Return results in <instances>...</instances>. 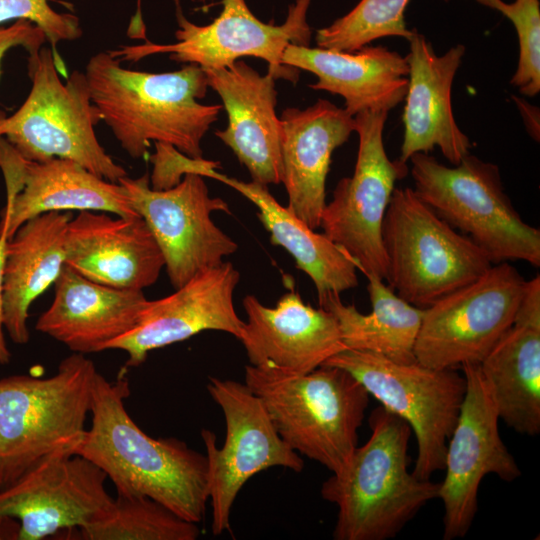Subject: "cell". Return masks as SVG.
I'll return each instance as SVG.
<instances>
[{"mask_svg": "<svg viewBox=\"0 0 540 540\" xmlns=\"http://www.w3.org/2000/svg\"><path fill=\"white\" fill-rule=\"evenodd\" d=\"M129 395L124 371L114 381L97 372L91 427L74 454L100 468L117 495L148 497L187 521L201 522L209 500L206 455L177 438L147 435L126 409Z\"/></svg>", "mask_w": 540, "mask_h": 540, "instance_id": "1", "label": "cell"}, {"mask_svg": "<svg viewBox=\"0 0 540 540\" xmlns=\"http://www.w3.org/2000/svg\"><path fill=\"white\" fill-rule=\"evenodd\" d=\"M85 76L101 120L130 157H144L154 141L202 158L201 141L223 107L198 101L209 88L201 67L189 64L166 73L135 71L122 67L110 52H99L90 58Z\"/></svg>", "mask_w": 540, "mask_h": 540, "instance_id": "2", "label": "cell"}, {"mask_svg": "<svg viewBox=\"0 0 540 540\" xmlns=\"http://www.w3.org/2000/svg\"><path fill=\"white\" fill-rule=\"evenodd\" d=\"M371 436L346 466L323 482L321 496L338 508L335 540H387L431 500L439 483L409 471L410 425L383 406L369 417Z\"/></svg>", "mask_w": 540, "mask_h": 540, "instance_id": "3", "label": "cell"}, {"mask_svg": "<svg viewBox=\"0 0 540 540\" xmlns=\"http://www.w3.org/2000/svg\"><path fill=\"white\" fill-rule=\"evenodd\" d=\"M265 406L280 437L332 473L357 447L370 394L348 371L321 365L306 374L245 367V382Z\"/></svg>", "mask_w": 540, "mask_h": 540, "instance_id": "4", "label": "cell"}, {"mask_svg": "<svg viewBox=\"0 0 540 540\" xmlns=\"http://www.w3.org/2000/svg\"><path fill=\"white\" fill-rule=\"evenodd\" d=\"M97 372L91 359L72 352L50 377L0 379V489L82 438Z\"/></svg>", "mask_w": 540, "mask_h": 540, "instance_id": "5", "label": "cell"}, {"mask_svg": "<svg viewBox=\"0 0 540 540\" xmlns=\"http://www.w3.org/2000/svg\"><path fill=\"white\" fill-rule=\"evenodd\" d=\"M409 161L416 194L493 264L521 260L540 266V230L516 211L496 164L470 152L453 166L428 153H416Z\"/></svg>", "mask_w": 540, "mask_h": 540, "instance_id": "6", "label": "cell"}, {"mask_svg": "<svg viewBox=\"0 0 540 540\" xmlns=\"http://www.w3.org/2000/svg\"><path fill=\"white\" fill-rule=\"evenodd\" d=\"M53 52L41 47L28 57L32 87L10 116L0 113V136L25 159H71L93 174L117 182L127 176L100 145L94 127L101 120L85 73L74 70L63 83Z\"/></svg>", "mask_w": 540, "mask_h": 540, "instance_id": "7", "label": "cell"}, {"mask_svg": "<svg viewBox=\"0 0 540 540\" xmlns=\"http://www.w3.org/2000/svg\"><path fill=\"white\" fill-rule=\"evenodd\" d=\"M388 285L406 302L427 308L481 277L492 265L412 188H395L382 225Z\"/></svg>", "mask_w": 540, "mask_h": 540, "instance_id": "8", "label": "cell"}, {"mask_svg": "<svg viewBox=\"0 0 540 540\" xmlns=\"http://www.w3.org/2000/svg\"><path fill=\"white\" fill-rule=\"evenodd\" d=\"M323 365L348 371L384 408L410 425L417 441L415 476L429 480L444 470L447 443L466 392L464 374L418 361L401 364L353 349L339 352Z\"/></svg>", "mask_w": 540, "mask_h": 540, "instance_id": "9", "label": "cell"}, {"mask_svg": "<svg viewBox=\"0 0 540 540\" xmlns=\"http://www.w3.org/2000/svg\"><path fill=\"white\" fill-rule=\"evenodd\" d=\"M310 2L295 0L283 24L275 26L258 19L245 0H221L219 16L207 25H197L184 16L176 0V43L122 46L110 54L120 61H138L168 53L171 60L195 64L203 70L224 68L241 57L252 56L265 60L268 72L276 79L295 83L298 69L283 65L282 56L289 44L309 46L312 33L307 11Z\"/></svg>", "mask_w": 540, "mask_h": 540, "instance_id": "10", "label": "cell"}, {"mask_svg": "<svg viewBox=\"0 0 540 540\" xmlns=\"http://www.w3.org/2000/svg\"><path fill=\"white\" fill-rule=\"evenodd\" d=\"M527 280L509 262L424 308L416 360L430 368L480 364L511 327Z\"/></svg>", "mask_w": 540, "mask_h": 540, "instance_id": "11", "label": "cell"}, {"mask_svg": "<svg viewBox=\"0 0 540 540\" xmlns=\"http://www.w3.org/2000/svg\"><path fill=\"white\" fill-rule=\"evenodd\" d=\"M388 112L364 111L354 116L359 145L354 172L336 185L320 226L352 258L358 270L383 280L387 258L382 225L395 183L408 173L406 163L392 161L383 132Z\"/></svg>", "mask_w": 540, "mask_h": 540, "instance_id": "12", "label": "cell"}, {"mask_svg": "<svg viewBox=\"0 0 540 540\" xmlns=\"http://www.w3.org/2000/svg\"><path fill=\"white\" fill-rule=\"evenodd\" d=\"M207 390L226 422L221 448L214 432L201 431L208 463L211 528L217 536L230 530L233 503L252 476L274 466L299 473L304 461L280 437L262 401L245 383L209 377Z\"/></svg>", "mask_w": 540, "mask_h": 540, "instance_id": "13", "label": "cell"}, {"mask_svg": "<svg viewBox=\"0 0 540 540\" xmlns=\"http://www.w3.org/2000/svg\"><path fill=\"white\" fill-rule=\"evenodd\" d=\"M117 182L156 240L175 289L220 265L238 249L211 219L215 211L231 213L229 206L210 196L201 175L187 173L179 183L163 190L150 187L147 173L139 178L124 176Z\"/></svg>", "mask_w": 540, "mask_h": 540, "instance_id": "14", "label": "cell"}, {"mask_svg": "<svg viewBox=\"0 0 540 540\" xmlns=\"http://www.w3.org/2000/svg\"><path fill=\"white\" fill-rule=\"evenodd\" d=\"M65 443L10 485L0 489V517L19 523L18 540H41L81 529L104 517L114 498L106 474Z\"/></svg>", "mask_w": 540, "mask_h": 540, "instance_id": "15", "label": "cell"}, {"mask_svg": "<svg viewBox=\"0 0 540 540\" xmlns=\"http://www.w3.org/2000/svg\"><path fill=\"white\" fill-rule=\"evenodd\" d=\"M466 392L448 440L445 477L438 498L444 506V540L463 538L478 509V492L486 475L512 482L521 470L499 433V415L479 364L462 367Z\"/></svg>", "mask_w": 540, "mask_h": 540, "instance_id": "16", "label": "cell"}, {"mask_svg": "<svg viewBox=\"0 0 540 540\" xmlns=\"http://www.w3.org/2000/svg\"><path fill=\"white\" fill-rule=\"evenodd\" d=\"M239 279V271L229 262L195 275L174 293L148 300L135 327L108 343L105 350L126 352L125 366L138 367L149 352L204 330L226 332L239 340L244 321L233 303Z\"/></svg>", "mask_w": 540, "mask_h": 540, "instance_id": "17", "label": "cell"}, {"mask_svg": "<svg viewBox=\"0 0 540 540\" xmlns=\"http://www.w3.org/2000/svg\"><path fill=\"white\" fill-rule=\"evenodd\" d=\"M0 170L7 198L1 221L8 225L9 238L27 220L50 211L139 216L118 182L105 180L71 159L27 160L2 136Z\"/></svg>", "mask_w": 540, "mask_h": 540, "instance_id": "18", "label": "cell"}, {"mask_svg": "<svg viewBox=\"0 0 540 540\" xmlns=\"http://www.w3.org/2000/svg\"><path fill=\"white\" fill-rule=\"evenodd\" d=\"M247 315L239 340L250 365L290 374H306L346 349L334 315L306 304L290 290L275 307L254 295L243 299Z\"/></svg>", "mask_w": 540, "mask_h": 540, "instance_id": "19", "label": "cell"}, {"mask_svg": "<svg viewBox=\"0 0 540 540\" xmlns=\"http://www.w3.org/2000/svg\"><path fill=\"white\" fill-rule=\"evenodd\" d=\"M204 71L228 118L227 127L215 135L247 168L252 181L266 186L282 183V125L275 111L276 78L270 72L261 75L241 60Z\"/></svg>", "mask_w": 540, "mask_h": 540, "instance_id": "20", "label": "cell"}, {"mask_svg": "<svg viewBox=\"0 0 540 540\" xmlns=\"http://www.w3.org/2000/svg\"><path fill=\"white\" fill-rule=\"evenodd\" d=\"M408 42L404 134L398 159L407 164L414 154L428 153L437 147L456 165L472 147L455 120L451 101L453 81L466 48L456 44L439 56L417 31Z\"/></svg>", "mask_w": 540, "mask_h": 540, "instance_id": "21", "label": "cell"}, {"mask_svg": "<svg viewBox=\"0 0 540 540\" xmlns=\"http://www.w3.org/2000/svg\"><path fill=\"white\" fill-rule=\"evenodd\" d=\"M65 264L96 283L143 291L164 268L162 252L140 216L79 211L69 221Z\"/></svg>", "mask_w": 540, "mask_h": 540, "instance_id": "22", "label": "cell"}, {"mask_svg": "<svg viewBox=\"0 0 540 540\" xmlns=\"http://www.w3.org/2000/svg\"><path fill=\"white\" fill-rule=\"evenodd\" d=\"M280 120L287 207L310 228L317 229L326 204L331 157L355 132L354 116L328 100L318 99L305 109H284Z\"/></svg>", "mask_w": 540, "mask_h": 540, "instance_id": "23", "label": "cell"}, {"mask_svg": "<svg viewBox=\"0 0 540 540\" xmlns=\"http://www.w3.org/2000/svg\"><path fill=\"white\" fill-rule=\"evenodd\" d=\"M54 286L52 303L35 329L84 355L104 351L133 329L148 303L143 291L96 283L66 264Z\"/></svg>", "mask_w": 540, "mask_h": 540, "instance_id": "24", "label": "cell"}, {"mask_svg": "<svg viewBox=\"0 0 540 540\" xmlns=\"http://www.w3.org/2000/svg\"><path fill=\"white\" fill-rule=\"evenodd\" d=\"M499 419L519 434L540 432V277L527 281L511 327L479 364Z\"/></svg>", "mask_w": 540, "mask_h": 540, "instance_id": "25", "label": "cell"}, {"mask_svg": "<svg viewBox=\"0 0 540 540\" xmlns=\"http://www.w3.org/2000/svg\"><path fill=\"white\" fill-rule=\"evenodd\" d=\"M282 64L317 77L311 89L339 95L352 116L364 111L389 112L404 100L408 85L405 56L383 46L355 52L289 44Z\"/></svg>", "mask_w": 540, "mask_h": 540, "instance_id": "26", "label": "cell"}, {"mask_svg": "<svg viewBox=\"0 0 540 540\" xmlns=\"http://www.w3.org/2000/svg\"><path fill=\"white\" fill-rule=\"evenodd\" d=\"M72 216L50 211L24 222L9 238L3 274L4 328L15 344L29 342V309L60 276Z\"/></svg>", "mask_w": 540, "mask_h": 540, "instance_id": "27", "label": "cell"}, {"mask_svg": "<svg viewBox=\"0 0 540 540\" xmlns=\"http://www.w3.org/2000/svg\"><path fill=\"white\" fill-rule=\"evenodd\" d=\"M217 169H209L206 177L232 187L256 205L257 216L269 232L271 243L284 248L293 257L296 267L310 277L318 300L330 293L340 295L358 285V269L346 251L282 206L266 185L243 182Z\"/></svg>", "mask_w": 540, "mask_h": 540, "instance_id": "28", "label": "cell"}, {"mask_svg": "<svg viewBox=\"0 0 540 540\" xmlns=\"http://www.w3.org/2000/svg\"><path fill=\"white\" fill-rule=\"evenodd\" d=\"M364 276L370 313L363 314L353 304H344L334 293L318 300L320 307L336 318L346 349L375 353L401 364L416 362L414 349L424 309L403 300L383 279Z\"/></svg>", "mask_w": 540, "mask_h": 540, "instance_id": "29", "label": "cell"}, {"mask_svg": "<svg viewBox=\"0 0 540 540\" xmlns=\"http://www.w3.org/2000/svg\"><path fill=\"white\" fill-rule=\"evenodd\" d=\"M86 540H196L197 523L148 497L117 495L108 513L79 529Z\"/></svg>", "mask_w": 540, "mask_h": 540, "instance_id": "30", "label": "cell"}, {"mask_svg": "<svg viewBox=\"0 0 540 540\" xmlns=\"http://www.w3.org/2000/svg\"><path fill=\"white\" fill-rule=\"evenodd\" d=\"M409 2L361 0L346 15L317 30V47L355 52L385 37H400L408 41L416 32L415 29H409L405 21V10Z\"/></svg>", "mask_w": 540, "mask_h": 540, "instance_id": "31", "label": "cell"}, {"mask_svg": "<svg viewBox=\"0 0 540 540\" xmlns=\"http://www.w3.org/2000/svg\"><path fill=\"white\" fill-rule=\"evenodd\" d=\"M501 12L514 25L519 45L516 71L511 85L520 93L534 97L540 92V2L539 0H475Z\"/></svg>", "mask_w": 540, "mask_h": 540, "instance_id": "32", "label": "cell"}, {"mask_svg": "<svg viewBox=\"0 0 540 540\" xmlns=\"http://www.w3.org/2000/svg\"><path fill=\"white\" fill-rule=\"evenodd\" d=\"M8 20H27L38 26L52 45L58 71L66 75L56 45L60 41L75 40L81 36L78 17L56 12L47 0H0V23Z\"/></svg>", "mask_w": 540, "mask_h": 540, "instance_id": "33", "label": "cell"}, {"mask_svg": "<svg viewBox=\"0 0 540 540\" xmlns=\"http://www.w3.org/2000/svg\"><path fill=\"white\" fill-rule=\"evenodd\" d=\"M46 40L44 32L27 20H16L7 27L0 26V66L3 57L10 49L21 46L30 55L43 47Z\"/></svg>", "mask_w": 540, "mask_h": 540, "instance_id": "34", "label": "cell"}, {"mask_svg": "<svg viewBox=\"0 0 540 540\" xmlns=\"http://www.w3.org/2000/svg\"><path fill=\"white\" fill-rule=\"evenodd\" d=\"M8 240V226L0 223V364L2 365L8 364L11 359V353L4 336L5 328L3 320V274Z\"/></svg>", "mask_w": 540, "mask_h": 540, "instance_id": "35", "label": "cell"}, {"mask_svg": "<svg viewBox=\"0 0 540 540\" xmlns=\"http://www.w3.org/2000/svg\"><path fill=\"white\" fill-rule=\"evenodd\" d=\"M19 523L8 517H0V539L18 540Z\"/></svg>", "mask_w": 540, "mask_h": 540, "instance_id": "36", "label": "cell"}]
</instances>
